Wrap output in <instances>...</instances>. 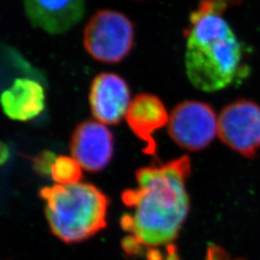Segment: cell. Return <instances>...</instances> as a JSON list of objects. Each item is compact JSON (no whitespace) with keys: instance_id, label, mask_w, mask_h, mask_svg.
I'll use <instances>...</instances> for the list:
<instances>
[{"instance_id":"52a82bcc","label":"cell","mask_w":260,"mask_h":260,"mask_svg":"<svg viewBox=\"0 0 260 260\" xmlns=\"http://www.w3.org/2000/svg\"><path fill=\"white\" fill-rule=\"evenodd\" d=\"M72 157L83 170L91 173L103 171L110 163L114 152V138L106 124L93 120L82 121L71 139Z\"/></svg>"},{"instance_id":"5bb4252c","label":"cell","mask_w":260,"mask_h":260,"mask_svg":"<svg viewBox=\"0 0 260 260\" xmlns=\"http://www.w3.org/2000/svg\"><path fill=\"white\" fill-rule=\"evenodd\" d=\"M205 260H247L245 258H233L229 252L219 245L211 244L208 246Z\"/></svg>"},{"instance_id":"30bf717a","label":"cell","mask_w":260,"mask_h":260,"mask_svg":"<svg viewBox=\"0 0 260 260\" xmlns=\"http://www.w3.org/2000/svg\"><path fill=\"white\" fill-rule=\"evenodd\" d=\"M30 22L49 34H62L76 25L85 14L84 0H24Z\"/></svg>"},{"instance_id":"8992f818","label":"cell","mask_w":260,"mask_h":260,"mask_svg":"<svg viewBox=\"0 0 260 260\" xmlns=\"http://www.w3.org/2000/svg\"><path fill=\"white\" fill-rule=\"evenodd\" d=\"M218 136L242 156L254 157L260 149V106L249 100L230 103L218 117Z\"/></svg>"},{"instance_id":"277c9868","label":"cell","mask_w":260,"mask_h":260,"mask_svg":"<svg viewBox=\"0 0 260 260\" xmlns=\"http://www.w3.org/2000/svg\"><path fill=\"white\" fill-rule=\"evenodd\" d=\"M134 26L117 11L101 10L84 29V47L93 59L103 63H119L129 54L134 44Z\"/></svg>"},{"instance_id":"6da1fadb","label":"cell","mask_w":260,"mask_h":260,"mask_svg":"<svg viewBox=\"0 0 260 260\" xmlns=\"http://www.w3.org/2000/svg\"><path fill=\"white\" fill-rule=\"evenodd\" d=\"M190 174L188 155L136 172L137 187L121 194L128 208L121 219V230L126 233L121 248L127 255L179 260L175 242L190 211L186 188Z\"/></svg>"},{"instance_id":"7c38bea8","label":"cell","mask_w":260,"mask_h":260,"mask_svg":"<svg viewBox=\"0 0 260 260\" xmlns=\"http://www.w3.org/2000/svg\"><path fill=\"white\" fill-rule=\"evenodd\" d=\"M82 167L74 157L58 156L50 166V175L56 184L70 185L80 182Z\"/></svg>"},{"instance_id":"4fadbf2b","label":"cell","mask_w":260,"mask_h":260,"mask_svg":"<svg viewBox=\"0 0 260 260\" xmlns=\"http://www.w3.org/2000/svg\"><path fill=\"white\" fill-rule=\"evenodd\" d=\"M239 0H201L197 12H215L223 15V12L232 4H237Z\"/></svg>"},{"instance_id":"5b68a950","label":"cell","mask_w":260,"mask_h":260,"mask_svg":"<svg viewBox=\"0 0 260 260\" xmlns=\"http://www.w3.org/2000/svg\"><path fill=\"white\" fill-rule=\"evenodd\" d=\"M167 125L171 139L189 151L206 149L218 135V117L212 107L197 101L178 103Z\"/></svg>"},{"instance_id":"8fae6325","label":"cell","mask_w":260,"mask_h":260,"mask_svg":"<svg viewBox=\"0 0 260 260\" xmlns=\"http://www.w3.org/2000/svg\"><path fill=\"white\" fill-rule=\"evenodd\" d=\"M2 108L11 120L27 121L37 118L46 107L43 85L29 77L17 78L1 96Z\"/></svg>"},{"instance_id":"7a4b0ae2","label":"cell","mask_w":260,"mask_h":260,"mask_svg":"<svg viewBox=\"0 0 260 260\" xmlns=\"http://www.w3.org/2000/svg\"><path fill=\"white\" fill-rule=\"evenodd\" d=\"M186 34V74L197 89L213 93L246 75L244 47L222 14L194 11Z\"/></svg>"},{"instance_id":"9c48e42d","label":"cell","mask_w":260,"mask_h":260,"mask_svg":"<svg viewBox=\"0 0 260 260\" xmlns=\"http://www.w3.org/2000/svg\"><path fill=\"white\" fill-rule=\"evenodd\" d=\"M170 116L162 101L154 94H137L130 103L125 120L134 133L144 144L143 151L155 156L157 153L156 142L153 134L169 122Z\"/></svg>"},{"instance_id":"ba28073f","label":"cell","mask_w":260,"mask_h":260,"mask_svg":"<svg viewBox=\"0 0 260 260\" xmlns=\"http://www.w3.org/2000/svg\"><path fill=\"white\" fill-rule=\"evenodd\" d=\"M89 103L93 118L104 124H117L129 108L128 85L113 73H102L91 84Z\"/></svg>"},{"instance_id":"3957f363","label":"cell","mask_w":260,"mask_h":260,"mask_svg":"<svg viewBox=\"0 0 260 260\" xmlns=\"http://www.w3.org/2000/svg\"><path fill=\"white\" fill-rule=\"evenodd\" d=\"M40 196L50 232L66 244L86 241L106 228L109 201L93 184L47 186Z\"/></svg>"}]
</instances>
